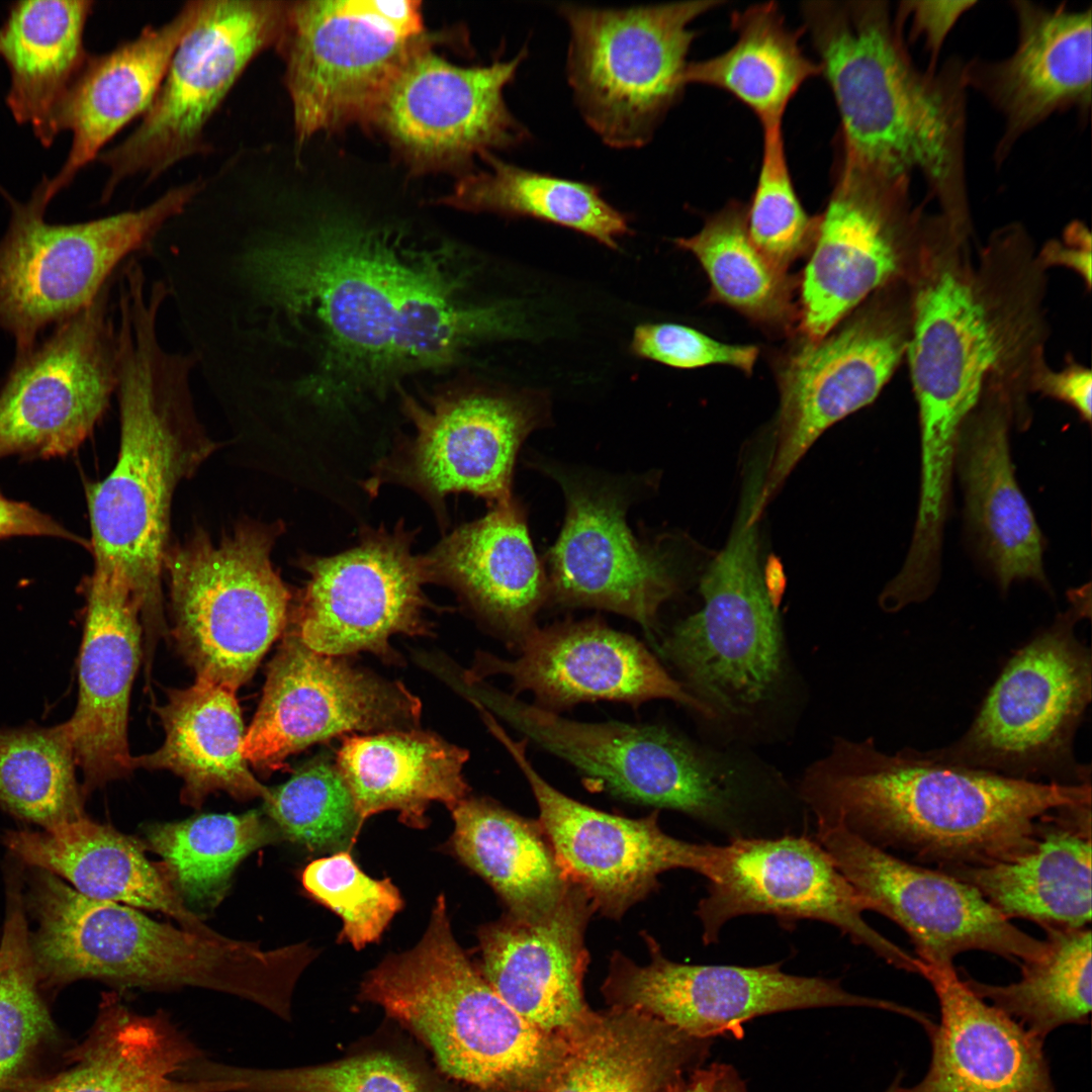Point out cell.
<instances>
[{
  "label": "cell",
  "instance_id": "5bb4252c",
  "mask_svg": "<svg viewBox=\"0 0 1092 1092\" xmlns=\"http://www.w3.org/2000/svg\"><path fill=\"white\" fill-rule=\"evenodd\" d=\"M287 1L202 0L161 87L136 128L101 152L109 170L105 200L125 178L155 180L178 162L209 151L205 127L252 61L274 48Z\"/></svg>",
  "mask_w": 1092,
  "mask_h": 1092
},
{
  "label": "cell",
  "instance_id": "f6af8a7d",
  "mask_svg": "<svg viewBox=\"0 0 1092 1092\" xmlns=\"http://www.w3.org/2000/svg\"><path fill=\"white\" fill-rule=\"evenodd\" d=\"M485 171L467 173L440 202L461 210L531 217L574 230L616 250L632 234L628 217L592 184L541 174L507 163L491 153Z\"/></svg>",
  "mask_w": 1092,
  "mask_h": 1092
},
{
  "label": "cell",
  "instance_id": "8d00e7d4",
  "mask_svg": "<svg viewBox=\"0 0 1092 1092\" xmlns=\"http://www.w3.org/2000/svg\"><path fill=\"white\" fill-rule=\"evenodd\" d=\"M427 559L432 578L459 590L516 642L536 627L534 617L549 586L524 513L512 498L458 528Z\"/></svg>",
  "mask_w": 1092,
  "mask_h": 1092
},
{
  "label": "cell",
  "instance_id": "7dc6e473",
  "mask_svg": "<svg viewBox=\"0 0 1092 1092\" xmlns=\"http://www.w3.org/2000/svg\"><path fill=\"white\" fill-rule=\"evenodd\" d=\"M279 837L275 826L256 810L202 814L146 830L148 846L163 858L172 885L191 911L216 907L239 864Z\"/></svg>",
  "mask_w": 1092,
  "mask_h": 1092
},
{
  "label": "cell",
  "instance_id": "816d5d0a",
  "mask_svg": "<svg viewBox=\"0 0 1092 1092\" xmlns=\"http://www.w3.org/2000/svg\"><path fill=\"white\" fill-rule=\"evenodd\" d=\"M263 801L279 835L312 852L349 850L363 826L337 765L324 757L269 789Z\"/></svg>",
  "mask_w": 1092,
  "mask_h": 1092
},
{
  "label": "cell",
  "instance_id": "e0dca14e",
  "mask_svg": "<svg viewBox=\"0 0 1092 1092\" xmlns=\"http://www.w3.org/2000/svg\"><path fill=\"white\" fill-rule=\"evenodd\" d=\"M708 882L696 910L705 944L716 943L723 926L743 915H770L784 925L811 919L835 926L890 966L917 974V958L866 921L868 902L806 834L730 839L721 845Z\"/></svg>",
  "mask_w": 1092,
  "mask_h": 1092
},
{
  "label": "cell",
  "instance_id": "be15d7a7",
  "mask_svg": "<svg viewBox=\"0 0 1092 1092\" xmlns=\"http://www.w3.org/2000/svg\"><path fill=\"white\" fill-rule=\"evenodd\" d=\"M713 1079V1069L700 1068L695 1071L689 1080L675 1092H709Z\"/></svg>",
  "mask_w": 1092,
  "mask_h": 1092
},
{
  "label": "cell",
  "instance_id": "d590c367",
  "mask_svg": "<svg viewBox=\"0 0 1092 1092\" xmlns=\"http://www.w3.org/2000/svg\"><path fill=\"white\" fill-rule=\"evenodd\" d=\"M1091 804L1070 805L1041 818L1035 844L1022 854L945 873L975 887L1009 920L1084 928L1091 921Z\"/></svg>",
  "mask_w": 1092,
  "mask_h": 1092
},
{
  "label": "cell",
  "instance_id": "680465c9",
  "mask_svg": "<svg viewBox=\"0 0 1092 1092\" xmlns=\"http://www.w3.org/2000/svg\"><path fill=\"white\" fill-rule=\"evenodd\" d=\"M19 535L74 538L47 515L0 494V539Z\"/></svg>",
  "mask_w": 1092,
  "mask_h": 1092
},
{
  "label": "cell",
  "instance_id": "91938a15",
  "mask_svg": "<svg viewBox=\"0 0 1092 1092\" xmlns=\"http://www.w3.org/2000/svg\"><path fill=\"white\" fill-rule=\"evenodd\" d=\"M1091 372L1073 365L1061 372H1046L1040 387L1050 395L1072 405L1086 421L1091 420Z\"/></svg>",
  "mask_w": 1092,
  "mask_h": 1092
},
{
  "label": "cell",
  "instance_id": "74e56055",
  "mask_svg": "<svg viewBox=\"0 0 1092 1092\" xmlns=\"http://www.w3.org/2000/svg\"><path fill=\"white\" fill-rule=\"evenodd\" d=\"M202 1058L167 1014H138L107 994L72 1065L29 1092H228L187 1076Z\"/></svg>",
  "mask_w": 1092,
  "mask_h": 1092
},
{
  "label": "cell",
  "instance_id": "b9f144b4",
  "mask_svg": "<svg viewBox=\"0 0 1092 1092\" xmlns=\"http://www.w3.org/2000/svg\"><path fill=\"white\" fill-rule=\"evenodd\" d=\"M92 6L90 0L18 1L0 27V57L10 74L7 106L44 147L59 134L60 108L89 56L83 36Z\"/></svg>",
  "mask_w": 1092,
  "mask_h": 1092
},
{
  "label": "cell",
  "instance_id": "7402d4cb",
  "mask_svg": "<svg viewBox=\"0 0 1092 1092\" xmlns=\"http://www.w3.org/2000/svg\"><path fill=\"white\" fill-rule=\"evenodd\" d=\"M485 724L528 781L539 807V823L566 878L587 894L596 911L621 918L655 891L658 877L669 870L686 869L711 878L721 845L665 833L657 811L627 818L564 795L531 764L524 742L512 739L492 718Z\"/></svg>",
  "mask_w": 1092,
  "mask_h": 1092
},
{
  "label": "cell",
  "instance_id": "d4e9b609",
  "mask_svg": "<svg viewBox=\"0 0 1092 1092\" xmlns=\"http://www.w3.org/2000/svg\"><path fill=\"white\" fill-rule=\"evenodd\" d=\"M910 185L835 168L800 279V338H823L898 274L903 240L917 218Z\"/></svg>",
  "mask_w": 1092,
  "mask_h": 1092
},
{
  "label": "cell",
  "instance_id": "83f0119b",
  "mask_svg": "<svg viewBox=\"0 0 1092 1092\" xmlns=\"http://www.w3.org/2000/svg\"><path fill=\"white\" fill-rule=\"evenodd\" d=\"M416 428L403 480L434 497L470 492L505 503L511 499L512 472L518 450L547 417V404L535 392L473 390L420 405L405 398Z\"/></svg>",
  "mask_w": 1092,
  "mask_h": 1092
},
{
  "label": "cell",
  "instance_id": "7c38bea8",
  "mask_svg": "<svg viewBox=\"0 0 1092 1092\" xmlns=\"http://www.w3.org/2000/svg\"><path fill=\"white\" fill-rule=\"evenodd\" d=\"M722 0H692L627 8L572 3L558 7L570 41L566 72L589 127L614 148L652 139L686 86L690 24Z\"/></svg>",
  "mask_w": 1092,
  "mask_h": 1092
},
{
  "label": "cell",
  "instance_id": "d6986e66",
  "mask_svg": "<svg viewBox=\"0 0 1092 1092\" xmlns=\"http://www.w3.org/2000/svg\"><path fill=\"white\" fill-rule=\"evenodd\" d=\"M107 286L15 355L0 382V458L66 455L91 433L117 384L118 335Z\"/></svg>",
  "mask_w": 1092,
  "mask_h": 1092
},
{
  "label": "cell",
  "instance_id": "e7e4bbea",
  "mask_svg": "<svg viewBox=\"0 0 1092 1092\" xmlns=\"http://www.w3.org/2000/svg\"><path fill=\"white\" fill-rule=\"evenodd\" d=\"M885 1092H906V1087L901 1085V1078L898 1077Z\"/></svg>",
  "mask_w": 1092,
  "mask_h": 1092
},
{
  "label": "cell",
  "instance_id": "836d02e7",
  "mask_svg": "<svg viewBox=\"0 0 1092 1092\" xmlns=\"http://www.w3.org/2000/svg\"><path fill=\"white\" fill-rule=\"evenodd\" d=\"M563 1039L559 1061L536 1092H675L713 1044L618 1006L592 1011Z\"/></svg>",
  "mask_w": 1092,
  "mask_h": 1092
},
{
  "label": "cell",
  "instance_id": "7bdbcfd3",
  "mask_svg": "<svg viewBox=\"0 0 1092 1092\" xmlns=\"http://www.w3.org/2000/svg\"><path fill=\"white\" fill-rule=\"evenodd\" d=\"M452 811L454 854L496 892L508 914L533 919L554 909L570 881L540 823L485 799Z\"/></svg>",
  "mask_w": 1092,
  "mask_h": 1092
},
{
  "label": "cell",
  "instance_id": "30bf717a",
  "mask_svg": "<svg viewBox=\"0 0 1092 1092\" xmlns=\"http://www.w3.org/2000/svg\"><path fill=\"white\" fill-rule=\"evenodd\" d=\"M278 534L249 522L219 542L201 532L169 548L171 633L196 678L237 692L283 632L291 596L271 561Z\"/></svg>",
  "mask_w": 1092,
  "mask_h": 1092
},
{
  "label": "cell",
  "instance_id": "4316f807",
  "mask_svg": "<svg viewBox=\"0 0 1092 1092\" xmlns=\"http://www.w3.org/2000/svg\"><path fill=\"white\" fill-rule=\"evenodd\" d=\"M518 645L516 659L480 654L466 679L508 675L516 693L532 692L548 710L586 701L667 699L711 720L708 709L640 641L598 620L536 626Z\"/></svg>",
  "mask_w": 1092,
  "mask_h": 1092
},
{
  "label": "cell",
  "instance_id": "52a82bcc",
  "mask_svg": "<svg viewBox=\"0 0 1092 1092\" xmlns=\"http://www.w3.org/2000/svg\"><path fill=\"white\" fill-rule=\"evenodd\" d=\"M360 997L417 1033L448 1075L483 1089L536 1092L563 1051L562 1034L528 1022L470 962L444 895L421 940L370 971Z\"/></svg>",
  "mask_w": 1092,
  "mask_h": 1092
},
{
  "label": "cell",
  "instance_id": "f1b7e54d",
  "mask_svg": "<svg viewBox=\"0 0 1092 1092\" xmlns=\"http://www.w3.org/2000/svg\"><path fill=\"white\" fill-rule=\"evenodd\" d=\"M596 908L570 882L550 912L533 919L506 913L478 930V971L518 1014L562 1034L592 1012L583 995L588 964L584 933Z\"/></svg>",
  "mask_w": 1092,
  "mask_h": 1092
},
{
  "label": "cell",
  "instance_id": "ab89813d",
  "mask_svg": "<svg viewBox=\"0 0 1092 1092\" xmlns=\"http://www.w3.org/2000/svg\"><path fill=\"white\" fill-rule=\"evenodd\" d=\"M468 751L416 729L345 738L336 765L363 823L393 810L406 826H428L432 802L453 810L469 788L462 770Z\"/></svg>",
  "mask_w": 1092,
  "mask_h": 1092
},
{
  "label": "cell",
  "instance_id": "f907efd6",
  "mask_svg": "<svg viewBox=\"0 0 1092 1092\" xmlns=\"http://www.w3.org/2000/svg\"><path fill=\"white\" fill-rule=\"evenodd\" d=\"M19 881L10 883L0 940V1092L13 1086L36 1048L53 1031L38 977Z\"/></svg>",
  "mask_w": 1092,
  "mask_h": 1092
},
{
  "label": "cell",
  "instance_id": "ffe728a7",
  "mask_svg": "<svg viewBox=\"0 0 1092 1092\" xmlns=\"http://www.w3.org/2000/svg\"><path fill=\"white\" fill-rule=\"evenodd\" d=\"M422 704L401 682L308 648L292 630L268 664L243 754L269 774L304 748L347 732L414 729Z\"/></svg>",
  "mask_w": 1092,
  "mask_h": 1092
},
{
  "label": "cell",
  "instance_id": "4fadbf2b",
  "mask_svg": "<svg viewBox=\"0 0 1092 1092\" xmlns=\"http://www.w3.org/2000/svg\"><path fill=\"white\" fill-rule=\"evenodd\" d=\"M436 39L425 31L420 1H287L274 48L285 66L297 143L368 124L397 69Z\"/></svg>",
  "mask_w": 1092,
  "mask_h": 1092
},
{
  "label": "cell",
  "instance_id": "8fae6325",
  "mask_svg": "<svg viewBox=\"0 0 1092 1092\" xmlns=\"http://www.w3.org/2000/svg\"><path fill=\"white\" fill-rule=\"evenodd\" d=\"M203 186L193 180L139 210L70 224L46 221L38 186L24 203L1 189L10 218L0 239V330L13 339L15 355L34 347L49 326L90 305L117 265L183 212Z\"/></svg>",
  "mask_w": 1092,
  "mask_h": 1092
},
{
  "label": "cell",
  "instance_id": "9a60e30c",
  "mask_svg": "<svg viewBox=\"0 0 1092 1092\" xmlns=\"http://www.w3.org/2000/svg\"><path fill=\"white\" fill-rule=\"evenodd\" d=\"M650 963L639 966L621 952L610 961L603 993L612 1006L633 1009L692 1036L743 1035V1024L761 1015L820 1007H870L909 1016L911 1009L846 991L839 980L785 973L781 964L759 967L686 965L667 959L649 934Z\"/></svg>",
  "mask_w": 1092,
  "mask_h": 1092
},
{
  "label": "cell",
  "instance_id": "f5cc1de1",
  "mask_svg": "<svg viewBox=\"0 0 1092 1092\" xmlns=\"http://www.w3.org/2000/svg\"><path fill=\"white\" fill-rule=\"evenodd\" d=\"M193 1075L222 1082L233 1092H422L418 1075L385 1054L291 1069L239 1068L202 1059Z\"/></svg>",
  "mask_w": 1092,
  "mask_h": 1092
},
{
  "label": "cell",
  "instance_id": "4dcf8cb0",
  "mask_svg": "<svg viewBox=\"0 0 1092 1092\" xmlns=\"http://www.w3.org/2000/svg\"><path fill=\"white\" fill-rule=\"evenodd\" d=\"M1018 41L1000 62L964 66L966 85L984 93L1005 119L996 152L1000 159L1015 141L1053 113L1091 103V9H1048L1013 2Z\"/></svg>",
  "mask_w": 1092,
  "mask_h": 1092
},
{
  "label": "cell",
  "instance_id": "9f6ffc18",
  "mask_svg": "<svg viewBox=\"0 0 1092 1092\" xmlns=\"http://www.w3.org/2000/svg\"><path fill=\"white\" fill-rule=\"evenodd\" d=\"M631 353L670 367L692 369L726 365L751 374L759 350L751 345L727 344L678 324H643L635 328Z\"/></svg>",
  "mask_w": 1092,
  "mask_h": 1092
},
{
  "label": "cell",
  "instance_id": "7a4b0ae2",
  "mask_svg": "<svg viewBox=\"0 0 1092 1092\" xmlns=\"http://www.w3.org/2000/svg\"><path fill=\"white\" fill-rule=\"evenodd\" d=\"M798 797L816 826L841 825L901 858L946 872L1029 850L1044 815L1091 804V784L1014 779L948 762L932 750L889 754L873 738L836 737L806 769Z\"/></svg>",
  "mask_w": 1092,
  "mask_h": 1092
},
{
  "label": "cell",
  "instance_id": "6125c7cd",
  "mask_svg": "<svg viewBox=\"0 0 1092 1092\" xmlns=\"http://www.w3.org/2000/svg\"><path fill=\"white\" fill-rule=\"evenodd\" d=\"M711 1066L713 1079L709 1092H748L744 1081L731 1065L715 1063Z\"/></svg>",
  "mask_w": 1092,
  "mask_h": 1092
},
{
  "label": "cell",
  "instance_id": "d6a6232c",
  "mask_svg": "<svg viewBox=\"0 0 1092 1092\" xmlns=\"http://www.w3.org/2000/svg\"><path fill=\"white\" fill-rule=\"evenodd\" d=\"M195 11L196 1H189L166 23L144 27L133 39L88 56L58 114V132L71 131L72 144L57 175L40 182L48 204L121 128L148 110Z\"/></svg>",
  "mask_w": 1092,
  "mask_h": 1092
},
{
  "label": "cell",
  "instance_id": "ee69618b",
  "mask_svg": "<svg viewBox=\"0 0 1092 1092\" xmlns=\"http://www.w3.org/2000/svg\"><path fill=\"white\" fill-rule=\"evenodd\" d=\"M736 34L727 51L689 63L684 82L725 91L748 107L762 130L782 127L787 107L809 79L821 75L803 51V28L786 22L779 4L763 2L731 14Z\"/></svg>",
  "mask_w": 1092,
  "mask_h": 1092
},
{
  "label": "cell",
  "instance_id": "5b68a950",
  "mask_svg": "<svg viewBox=\"0 0 1092 1092\" xmlns=\"http://www.w3.org/2000/svg\"><path fill=\"white\" fill-rule=\"evenodd\" d=\"M26 905L40 982L96 979L122 988L200 987L289 1011L293 986L314 951L305 944L263 949L219 933L161 923L133 907L87 897L59 877L33 869Z\"/></svg>",
  "mask_w": 1092,
  "mask_h": 1092
},
{
  "label": "cell",
  "instance_id": "11a10c76",
  "mask_svg": "<svg viewBox=\"0 0 1092 1092\" xmlns=\"http://www.w3.org/2000/svg\"><path fill=\"white\" fill-rule=\"evenodd\" d=\"M301 883L310 897L341 918L338 941L356 949L378 941L404 904L390 879L367 876L349 850L307 863Z\"/></svg>",
  "mask_w": 1092,
  "mask_h": 1092
},
{
  "label": "cell",
  "instance_id": "ba28073f",
  "mask_svg": "<svg viewBox=\"0 0 1092 1092\" xmlns=\"http://www.w3.org/2000/svg\"><path fill=\"white\" fill-rule=\"evenodd\" d=\"M763 478L744 474L727 543L700 581L703 607L675 625L660 650L711 720L752 724L777 704L788 675L779 615L760 563Z\"/></svg>",
  "mask_w": 1092,
  "mask_h": 1092
},
{
  "label": "cell",
  "instance_id": "2e32d148",
  "mask_svg": "<svg viewBox=\"0 0 1092 1092\" xmlns=\"http://www.w3.org/2000/svg\"><path fill=\"white\" fill-rule=\"evenodd\" d=\"M432 44L397 69L368 124L419 173L460 170L477 155L523 144L528 130L509 110L504 89L527 51L510 61L461 67L435 54Z\"/></svg>",
  "mask_w": 1092,
  "mask_h": 1092
},
{
  "label": "cell",
  "instance_id": "60d3db41",
  "mask_svg": "<svg viewBox=\"0 0 1092 1092\" xmlns=\"http://www.w3.org/2000/svg\"><path fill=\"white\" fill-rule=\"evenodd\" d=\"M957 452L968 519L1001 588L1044 582L1042 536L1014 475L1005 415L981 414L961 433Z\"/></svg>",
  "mask_w": 1092,
  "mask_h": 1092
},
{
  "label": "cell",
  "instance_id": "ac0fdd59",
  "mask_svg": "<svg viewBox=\"0 0 1092 1092\" xmlns=\"http://www.w3.org/2000/svg\"><path fill=\"white\" fill-rule=\"evenodd\" d=\"M816 840L875 911L897 924L924 962L953 965L980 950L1018 966L1040 958L1045 939L1022 931L972 885L882 849L841 825L817 826Z\"/></svg>",
  "mask_w": 1092,
  "mask_h": 1092
},
{
  "label": "cell",
  "instance_id": "c3c4849f",
  "mask_svg": "<svg viewBox=\"0 0 1092 1092\" xmlns=\"http://www.w3.org/2000/svg\"><path fill=\"white\" fill-rule=\"evenodd\" d=\"M1045 952L1021 963L1020 979L1007 985L979 982L968 987L1037 1039L1065 1024H1084L1091 1012V930L1045 928Z\"/></svg>",
  "mask_w": 1092,
  "mask_h": 1092
},
{
  "label": "cell",
  "instance_id": "f35d334b",
  "mask_svg": "<svg viewBox=\"0 0 1092 1092\" xmlns=\"http://www.w3.org/2000/svg\"><path fill=\"white\" fill-rule=\"evenodd\" d=\"M156 712L164 742L154 752L133 756V768L173 772L183 782L182 803L194 808L216 792L241 802L268 796L243 754L246 729L236 691L196 678L190 687L168 690Z\"/></svg>",
  "mask_w": 1092,
  "mask_h": 1092
},
{
  "label": "cell",
  "instance_id": "f546056e",
  "mask_svg": "<svg viewBox=\"0 0 1092 1092\" xmlns=\"http://www.w3.org/2000/svg\"><path fill=\"white\" fill-rule=\"evenodd\" d=\"M140 609L127 586L94 571L79 662V699L65 722L89 791L128 776L127 722L132 682L142 657Z\"/></svg>",
  "mask_w": 1092,
  "mask_h": 1092
},
{
  "label": "cell",
  "instance_id": "db71d44e",
  "mask_svg": "<svg viewBox=\"0 0 1092 1092\" xmlns=\"http://www.w3.org/2000/svg\"><path fill=\"white\" fill-rule=\"evenodd\" d=\"M759 174L746 207L748 236L756 249L783 271L810 252L817 216L803 207L786 155L783 126L764 129Z\"/></svg>",
  "mask_w": 1092,
  "mask_h": 1092
},
{
  "label": "cell",
  "instance_id": "e575fe53",
  "mask_svg": "<svg viewBox=\"0 0 1092 1092\" xmlns=\"http://www.w3.org/2000/svg\"><path fill=\"white\" fill-rule=\"evenodd\" d=\"M2 841L24 863L87 897L160 911L185 929L216 933L184 904L163 863L151 861L138 840L111 826L84 815L38 832L8 831Z\"/></svg>",
  "mask_w": 1092,
  "mask_h": 1092
},
{
  "label": "cell",
  "instance_id": "6f0895ef",
  "mask_svg": "<svg viewBox=\"0 0 1092 1092\" xmlns=\"http://www.w3.org/2000/svg\"><path fill=\"white\" fill-rule=\"evenodd\" d=\"M976 1H909L899 8V17L911 19V36H922L935 62L945 37L958 19Z\"/></svg>",
  "mask_w": 1092,
  "mask_h": 1092
},
{
  "label": "cell",
  "instance_id": "94428289",
  "mask_svg": "<svg viewBox=\"0 0 1092 1092\" xmlns=\"http://www.w3.org/2000/svg\"><path fill=\"white\" fill-rule=\"evenodd\" d=\"M1056 257L1059 261L1075 267L1084 274L1088 282L1090 280V235L1082 225L1075 223L1070 226L1066 234L1065 246L1053 245Z\"/></svg>",
  "mask_w": 1092,
  "mask_h": 1092
},
{
  "label": "cell",
  "instance_id": "277c9868",
  "mask_svg": "<svg viewBox=\"0 0 1092 1092\" xmlns=\"http://www.w3.org/2000/svg\"><path fill=\"white\" fill-rule=\"evenodd\" d=\"M800 11L838 110L836 168L886 181L920 174L961 216L964 66L918 71L884 1H807Z\"/></svg>",
  "mask_w": 1092,
  "mask_h": 1092
},
{
  "label": "cell",
  "instance_id": "cb8c5ba5",
  "mask_svg": "<svg viewBox=\"0 0 1092 1092\" xmlns=\"http://www.w3.org/2000/svg\"><path fill=\"white\" fill-rule=\"evenodd\" d=\"M412 534L395 528L363 535L329 557H309L293 629L311 650L330 656L359 651L392 657L395 634L427 632L423 585L432 579L427 557L411 550Z\"/></svg>",
  "mask_w": 1092,
  "mask_h": 1092
},
{
  "label": "cell",
  "instance_id": "6da1fadb",
  "mask_svg": "<svg viewBox=\"0 0 1092 1092\" xmlns=\"http://www.w3.org/2000/svg\"><path fill=\"white\" fill-rule=\"evenodd\" d=\"M391 234L346 221L258 248V289L289 312L313 315L329 358L349 376L444 366L503 326L494 308L465 305L431 258H406Z\"/></svg>",
  "mask_w": 1092,
  "mask_h": 1092
},
{
  "label": "cell",
  "instance_id": "bcb514c9",
  "mask_svg": "<svg viewBox=\"0 0 1092 1092\" xmlns=\"http://www.w3.org/2000/svg\"><path fill=\"white\" fill-rule=\"evenodd\" d=\"M746 207L730 201L707 217L696 235L673 243L700 262L711 285L709 301L727 305L765 329L790 332L799 318L794 303L798 282L753 245Z\"/></svg>",
  "mask_w": 1092,
  "mask_h": 1092
},
{
  "label": "cell",
  "instance_id": "44dd1931",
  "mask_svg": "<svg viewBox=\"0 0 1092 1092\" xmlns=\"http://www.w3.org/2000/svg\"><path fill=\"white\" fill-rule=\"evenodd\" d=\"M909 333L898 309L876 300L823 338L798 339L779 361L780 407L766 468V507L829 427L873 402L899 365Z\"/></svg>",
  "mask_w": 1092,
  "mask_h": 1092
},
{
  "label": "cell",
  "instance_id": "8992f818",
  "mask_svg": "<svg viewBox=\"0 0 1092 1092\" xmlns=\"http://www.w3.org/2000/svg\"><path fill=\"white\" fill-rule=\"evenodd\" d=\"M468 695L614 796L682 812L730 839L752 834L771 801L765 764L700 746L665 727L570 720L480 680L468 684Z\"/></svg>",
  "mask_w": 1092,
  "mask_h": 1092
},
{
  "label": "cell",
  "instance_id": "484cf974",
  "mask_svg": "<svg viewBox=\"0 0 1092 1092\" xmlns=\"http://www.w3.org/2000/svg\"><path fill=\"white\" fill-rule=\"evenodd\" d=\"M566 497V517L550 550L556 602L629 617L650 635L661 605L678 588L675 563L664 549L641 544L626 523V500L615 487L546 468Z\"/></svg>",
  "mask_w": 1092,
  "mask_h": 1092
},
{
  "label": "cell",
  "instance_id": "681fc988",
  "mask_svg": "<svg viewBox=\"0 0 1092 1092\" xmlns=\"http://www.w3.org/2000/svg\"><path fill=\"white\" fill-rule=\"evenodd\" d=\"M65 724L0 730V804L43 829L84 816Z\"/></svg>",
  "mask_w": 1092,
  "mask_h": 1092
},
{
  "label": "cell",
  "instance_id": "3957f363",
  "mask_svg": "<svg viewBox=\"0 0 1092 1092\" xmlns=\"http://www.w3.org/2000/svg\"><path fill=\"white\" fill-rule=\"evenodd\" d=\"M162 301L141 288L118 300L119 451L110 473L87 490L94 571L129 589L147 655L168 633L162 580L174 493L216 447L194 412L192 361L159 341Z\"/></svg>",
  "mask_w": 1092,
  "mask_h": 1092
},
{
  "label": "cell",
  "instance_id": "603a6c76",
  "mask_svg": "<svg viewBox=\"0 0 1092 1092\" xmlns=\"http://www.w3.org/2000/svg\"><path fill=\"white\" fill-rule=\"evenodd\" d=\"M999 349L982 299L962 275L941 269L923 283L906 350L919 408L920 491L928 497L949 491L963 424Z\"/></svg>",
  "mask_w": 1092,
  "mask_h": 1092
},
{
  "label": "cell",
  "instance_id": "9c48e42d",
  "mask_svg": "<svg viewBox=\"0 0 1092 1092\" xmlns=\"http://www.w3.org/2000/svg\"><path fill=\"white\" fill-rule=\"evenodd\" d=\"M1055 622L1018 649L990 688L968 730L934 749L959 765L1009 778L1061 785L1091 784L1073 745L1092 697L1091 650L1075 626L1089 616L1083 594Z\"/></svg>",
  "mask_w": 1092,
  "mask_h": 1092
},
{
  "label": "cell",
  "instance_id": "1f68e13d",
  "mask_svg": "<svg viewBox=\"0 0 1092 1092\" xmlns=\"http://www.w3.org/2000/svg\"><path fill=\"white\" fill-rule=\"evenodd\" d=\"M916 968L940 1019L928 1032V1070L907 1092H1057L1043 1041L974 993L953 965L917 958Z\"/></svg>",
  "mask_w": 1092,
  "mask_h": 1092
}]
</instances>
